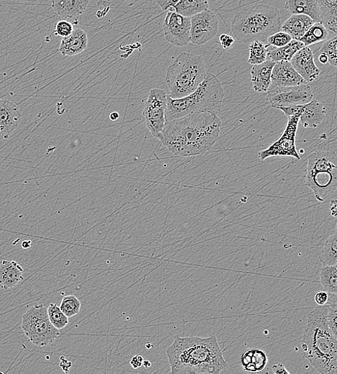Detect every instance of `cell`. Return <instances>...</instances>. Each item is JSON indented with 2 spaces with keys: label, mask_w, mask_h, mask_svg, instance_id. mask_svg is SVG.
I'll use <instances>...</instances> for the list:
<instances>
[{
  "label": "cell",
  "mask_w": 337,
  "mask_h": 374,
  "mask_svg": "<svg viewBox=\"0 0 337 374\" xmlns=\"http://www.w3.org/2000/svg\"><path fill=\"white\" fill-rule=\"evenodd\" d=\"M221 126L217 114L194 113L167 122L160 141L175 155H199L209 151L217 142Z\"/></svg>",
  "instance_id": "obj_1"
},
{
  "label": "cell",
  "mask_w": 337,
  "mask_h": 374,
  "mask_svg": "<svg viewBox=\"0 0 337 374\" xmlns=\"http://www.w3.org/2000/svg\"><path fill=\"white\" fill-rule=\"evenodd\" d=\"M166 353L172 373L217 374L228 366L214 335L205 338L177 336Z\"/></svg>",
  "instance_id": "obj_2"
},
{
  "label": "cell",
  "mask_w": 337,
  "mask_h": 374,
  "mask_svg": "<svg viewBox=\"0 0 337 374\" xmlns=\"http://www.w3.org/2000/svg\"><path fill=\"white\" fill-rule=\"evenodd\" d=\"M328 305H319L308 315L303 328L302 356L322 374L337 373V338L327 322Z\"/></svg>",
  "instance_id": "obj_3"
},
{
  "label": "cell",
  "mask_w": 337,
  "mask_h": 374,
  "mask_svg": "<svg viewBox=\"0 0 337 374\" xmlns=\"http://www.w3.org/2000/svg\"><path fill=\"white\" fill-rule=\"evenodd\" d=\"M279 10L266 4H256L238 12L231 23L235 38L245 43L260 41L266 44L271 35L280 31Z\"/></svg>",
  "instance_id": "obj_4"
},
{
  "label": "cell",
  "mask_w": 337,
  "mask_h": 374,
  "mask_svg": "<svg viewBox=\"0 0 337 374\" xmlns=\"http://www.w3.org/2000/svg\"><path fill=\"white\" fill-rule=\"evenodd\" d=\"M224 92L219 78L207 72L202 83L193 92L180 99L167 95L166 121L170 122L194 113L209 112L218 114Z\"/></svg>",
  "instance_id": "obj_5"
},
{
  "label": "cell",
  "mask_w": 337,
  "mask_h": 374,
  "mask_svg": "<svg viewBox=\"0 0 337 374\" xmlns=\"http://www.w3.org/2000/svg\"><path fill=\"white\" fill-rule=\"evenodd\" d=\"M206 66L202 56L183 52L168 67L165 83L170 97L180 99L193 92L207 76Z\"/></svg>",
  "instance_id": "obj_6"
},
{
  "label": "cell",
  "mask_w": 337,
  "mask_h": 374,
  "mask_svg": "<svg viewBox=\"0 0 337 374\" xmlns=\"http://www.w3.org/2000/svg\"><path fill=\"white\" fill-rule=\"evenodd\" d=\"M306 183L319 202H324L336 189L337 157L335 152L316 150L308 154Z\"/></svg>",
  "instance_id": "obj_7"
},
{
  "label": "cell",
  "mask_w": 337,
  "mask_h": 374,
  "mask_svg": "<svg viewBox=\"0 0 337 374\" xmlns=\"http://www.w3.org/2000/svg\"><path fill=\"white\" fill-rule=\"evenodd\" d=\"M48 307L37 305L27 310L22 317V328L25 335L36 345L46 347L60 335V330L50 321Z\"/></svg>",
  "instance_id": "obj_8"
},
{
  "label": "cell",
  "mask_w": 337,
  "mask_h": 374,
  "mask_svg": "<svg viewBox=\"0 0 337 374\" xmlns=\"http://www.w3.org/2000/svg\"><path fill=\"white\" fill-rule=\"evenodd\" d=\"M167 93L160 89H152L147 97L143 112L146 126L151 135L160 140L166 125Z\"/></svg>",
  "instance_id": "obj_9"
},
{
  "label": "cell",
  "mask_w": 337,
  "mask_h": 374,
  "mask_svg": "<svg viewBox=\"0 0 337 374\" xmlns=\"http://www.w3.org/2000/svg\"><path fill=\"white\" fill-rule=\"evenodd\" d=\"M299 119L298 115L288 117V123L282 137L268 148L259 152V157L262 162L270 157H293L300 160L296 146Z\"/></svg>",
  "instance_id": "obj_10"
},
{
  "label": "cell",
  "mask_w": 337,
  "mask_h": 374,
  "mask_svg": "<svg viewBox=\"0 0 337 374\" xmlns=\"http://www.w3.org/2000/svg\"><path fill=\"white\" fill-rule=\"evenodd\" d=\"M267 92L270 106L276 109L305 104L314 98L312 88L308 83L294 87L270 86Z\"/></svg>",
  "instance_id": "obj_11"
},
{
  "label": "cell",
  "mask_w": 337,
  "mask_h": 374,
  "mask_svg": "<svg viewBox=\"0 0 337 374\" xmlns=\"http://www.w3.org/2000/svg\"><path fill=\"white\" fill-rule=\"evenodd\" d=\"M219 31L216 15L207 10L191 17L190 42L202 46L212 41Z\"/></svg>",
  "instance_id": "obj_12"
},
{
  "label": "cell",
  "mask_w": 337,
  "mask_h": 374,
  "mask_svg": "<svg viewBox=\"0 0 337 374\" xmlns=\"http://www.w3.org/2000/svg\"><path fill=\"white\" fill-rule=\"evenodd\" d=\"M163 31L168 43L177 47L185 46L190 43L191 18L168 11L163 24Z\"/></svg>",
  "instance_id": "obj_13"
},
{
  "label": "cell",
  "mask_w": 337,
  "mask_h": 374,
  "mask_svg": "<svg viewBox=\"0 0 337 374\" xmlns=\"http://www.w3.org/2000/svg\"><path fill=\"white\" fill-rule=\"evenodd\" d=\"M290 62L306 83L316 81L321 74L315 63L314 53L310 47L304 46L300 49Z\"/></svg>",
  "instance_id": "obj_14"
},
{
  "label": "cell",
  "mask_w": 337,
  "mask_h": 374,
  "mask_svg": "<svg viewBox=\"0 0 337 374\" xmlns=\"http://www.w3.org/2000/svg\"><path fill=\"white\" fill-rule=\"evenodd\" d=\"M21 113L13 101L0 99V141L8 139L18 127Z\"/></svg>",
  "instance_id": "obj_15"
},
{
  "label": "cell",
  "mask_w": 337,
  "mask_h": 374,
  "mask_svg": "<svg viewBox=\"0 0 337 374\" xmlns=\"http://www.w3.org/2000/svg\"><path fill=\"white\" fill-rule=\"evenodd\" d=\"M307 84L290 62H275L271 74V86L294 87Z\"/></svg>",
  "instance_id": "obj_16"
},
{
  "label": "cell",
  "mask_w": 337,
  "mask_h": 374,
  "mask_svg": "<svg viewBox=\"0 0 337 374\" xmlns=\"http://www.w3.org/2000/svg\"><path fill=\"white\" fill-rule=\"evenodd\" d=\"M326 108L321 102L312 99L311 102L302 104L299 122L307 127H317L326 118Z\"/></svg>",
  "instance_id": "obj_17"
},
{
  "label": "cell",
  "mask_w": 337,
  "mask_h": 374,
  "mask_svg": "<svg viewBox=\"0 0 337 374\" xmlns=\"http://www.w3.org/2000/svg\"><path fill=\"white\" fill-rule=\"evenodd\" d=\"M88 34L81 29H74L68 37L63 38L60 51L64 57H73L81 55L88 47Z\"/></svg>",
  "instance_id": "obj_18"
},
{
  "label": "cell",
  "mask_w": 337,
  "mask_h": 374,
  "mask_svg": "<svg viewBox=\"0 0 337 374\" xmlns=\"http://www.w3.org/2000/svg\"><path fill=\"white\" fill-rule=\"evenodd\" d=\"M275 62L266 60L254 65L251 69V82L256 92L266 93L271 86V74Z\"/></svg>",
  "instance_id": "obj_19"
},
{
  "label": "cell",
  "mask_w": 337,
  "mask_h": 374,
  "mask_svg": "<svg viewBox=\"0 0 337 374\" xmlns=\"http://www.w3.org/2000/svg\"><path fill=\"white\" fill-rule=\"evenodd\" d=\"M23 272L16 261L3 260L0 262V286L6 290L13 289L23 280Z\"/></svg>",
  "instance_id": "obj_20"
},
{
  "label": "cell",
  "mask_w": 337,
  "mask_h": 374,
  "mask_svg": "<svg viewBox=\"0 0 337 374\" xmlns=\"http://www.w3.org/2000/svg\"><path fill=\"white\" fill-rule=\"evenodd\" d=\"M90 0H52V8L64 20L77 18L86 11Z\"/></svg>",
  "instance_id": "obj_21"
},
{
  "label": "cell",
  "mask_w": 337,
  "mask_h": 374,
  "mask_svg": "<svg viewBox=\"0 0 337 374\" xmlns=\"http://www.w3.org/2000/svg\"><path fill=\"white\" fill-rule=\"evenodd\" d=\"M315 22L305 15H292L282 27L283 32L288 34L294 40L299 41L311 28Z\"/></svg>",
  "instance_id": "obj_22"
},
{
  "label": "cell",
  "mask_w": 337,
  "mask_h": 374,
  "mask_svg": "<svg viewBox=\"0 0 337 374\" xmlns=\"http://www.w3.org/2000/svg\"><path fill=\"white\" fill-rule=\"evenodd\" d=\"M285 9L291 15H305L315 22H320L317 0H286Z\"/></svg>",
  "instance_id": "obj_23"
},
{
  "label": "cell",
  "mask_w": 337,
  "mask_h": 374,
  "mask_svg": "<svg viewBox=\"0 0 337 374\" xmlns=\"http://www.w3.org/2000/svg\"><path fill=\"white\" fill-rule=\"evenodd\" d=\"M241 364L247 372H261L268 363L267 354L262 349H252L246 351L241 357Z\"/></svg>",
  "instance_id": "obj_24"
},
{
  "label": "cell",
  "mask_w": 337,
  "mask_h": 374,
  "mask_svg": "<svg viewBox=\"0 0 337 374\" xmlns=\"http://www.w3.org/2000/svg\"><path fill=\"white\" fill-rule=\"evenodd\" d=\"M319 13L320 22L333 35L337 31V0H317Z\"/></svg>",
  "instance_id": "obj_25"
},
{
  "label": "cell",
  "mask_w": 337,
  "mask_h": 374,
  "mask_svg": "<svg viewBox=\"0 0 337 374\" xmlns=\"http://www.w3.org/2000/svg\"><path fill=\"white\" fill-rule=\"evenodd\" d=\"M304 46L301 41L294 39L283 47L275 48L268 46V60L273 62H290L296 53Z\"/></svg>",
  "instance_id": "obj_26"
},
{
  "label": "cell",
  "mask_w": 337,
  "mask_h": 374,
  "mask_svg": "<svg viewBox=\"0 0 337 374\" xmlns=\"http://www.w3.org/2000/svg\"><path fill=\"white\" fill-rule=\"evenodd\" d=\"M208 0H179L174 11L186 17L191 16L209 10Z\"/></svg>",
  "instance_id": "obj_27"
},
{
  "label": "cell",
  "mask_w": 337,
  "mask_h": 374,
  "mask_svg": "<svg viewBox=\"0 0 337 374\" xmlns=\"http://www.w3.org/2000/svg\"><path fill=\"white\" fill-rule=\"evenodd\" d=\"M329 36V32L326 27L321 22H316L299 41L305 46L310 47L317 43L326 41Z\"/></svg>",
  "instance_id": "obj_28"
},
{
  "label": "cell",
  "mask_w": 337,
  "mask_h": 374,
  "mask_svg": "<svg viewBox=\"0 0 337 374\" xmlns=\"http://www.w3.org/2000/svg\"><path fill=\"white\" fill-rule=\"evenodd\" d=\"M337 231L336 228L333 233L326 240L323 250L320 255V261L324 265H337Z\"/></svg>",
  "instance_id": "obj_29"
},
{
  "label": "cell",
  "mask_w": 337,
  "mask_h": 374,
  "mask_svg": "<svg viewBox=\"0 0 337 374\" xmlns=\"http://www.w3.org/2000/svg\"><path fill=\"white\" fill-rule=\"evenodd\" d=\"M337 265H322L320 270V282L324 290L332 295H337Z\"/></svg>",
  "instance_id": "obj_30"
},
{
  "label": "cell",
  "mask_w": 337,
  "mask_h": 374,
  "mask_svg": "<svg viewBox=\"0 0 337 374\" xmlns=\"http://www.w3.org/2000/svg\"><path fill=\"white\" fill-rule=\"evenodd\" d=\"M268 46L260 41H254L249 46L248 63L252 65H257L268 60Z\"/></svg>",
  "instance_id": "obj_31"
},
{
  "label": "cell",
  "mask_w": 337,
  "mask_h": 374,
  "mask_svg": "<svg viewBox=\"0 0 337 374\" xmlns=\"http://www.w3.org/2000/svg\"><path fill=\"white\" fill-rule=\"evenodd\" d=\"M47 311L50 321L55 328L62 330L67 326L69 317L62 311L59 305L50 303Z\"/></svg>",
  "instance_id": "obj_32"
},
{
  "label": "cell",
  "mask_w": 337,
  "mask_h": 374,
  "mask_svg": "<svg viewBox=\"0 0 337 374\" xmlns=\"http://www.w3.org/2000/svg\"><path fill=\"white\" fill-rule=\"evenodd\" d=\"M319 53H324L329 60V64L333 67H336L337 65V38L336 35L329 40L325 41L321 48Z\"/></svg>",
  "instance_id": "obj_33"
},
{
  "label": "cell",
  "mask_w": 337,
  "mask_h": 374,
  "mask_svg": "<svg viewBox=\"0 0 337 374\" xmlns=\"http://www.w3.org/2000/svg\"><path fill=\"white\" fill-rule=\"evenodd\" d=\"M81 304L80 300L74 296L64 297L60 305L62 311L68 317H72L78 314L81 310Z\"/></svg>",
  "instance_id": "obj_34"
},
{
  "label": "cell",
  "mask_w": 337,
  "mask_h": 374,
  "mask_svg": "<svg viewBox=\"0 0 337 374\" xmlns=\"http://www.w3.org/2000/svg\"><path fill=\"white\" fill-rule=\"evenodd\" d=\"M293 39L288 34L283 32H277L269 36L266 44L269 46L280 48L289 44Z\"/></svg>",
  "instance_id": "obj_35"
},
{
  "label": "cell",
  "mask_w": 337,
  "mask_h": 374,
  "mask_svg": "<svg viewBox=\"0 0 337 374\" xmlns=\"http://www.w3.org/2000/svg\"><path fill=\"white\" fill-rule=\"evenodd\" d=\"M74 30V25L71 22L67 20H62L56 23L54 34L62 38H66L69 36Z\"/></svg>",
  "instance_id": "obj_36"
},
{
  "label": "cell",
  "mask_w": 337,
  "mask_h": 374,
  "mask_svg": "<svg viewBox=\"0 0 337 374\" xmlns=\"http://www.w3.org/2000/svg\"><path fill=\"white\" fill-rule=\"evenodd\" d=\"M157 4L163 11H174V8L179 0H156Z\"/></svg>",
  "instance_id": "obj_37"
},
{
  "label": "cell",
  "mask_w": 337,
  "mask_h": 374,
  "mask_svg": "<svg viewBox=\"0 0 337 374\" xmlns=\"http://www.w3.org/2000/svg\"><path fill=\"white\" fill-rule=\"evenodd\" d=\"M220 46L223 49H230L235 43V39L228 34H221L219 38Z\"/></svg>",
  "instance_id": "obj_38"
},
{
  "label": "cell",
  "mask_w": 337,
  "mask_h": 374,
  "mask_svg": "<svg viewBox=\"0 0 337 374\" xmlns=\"http://www.w3.org/2000/svg\"><path fill=\"white\" fill-rule=\"evenodd\" d=\"M315 300L318 305H325L328 303L329 293L326 291H318L315 295Z\"/></svg>",
  "instance_id": "obj_39"
},
{
  "label": "cell",
  "mask_w": 337,
  "mask_h": 374,
  "mask_svg": "<svg viewBox=\"0 0 337 374\" xmlns=\"http://www.w3.org/2000/svg\"><path fill=\"white\" fill-rule=\"evenodd\" d=\"M273 372L275 374H290V372L283 363L273 365L271 368Z\"/></svg>",
  "instance_id": "obj_40"
},
{
  "label": "cell",
  "mask_w": 337,
  "mask_h": 374,
  "mask_svg": "<svg viewBox=\"0 0 337 374\" xmlns=\"http://www.w3.org/2000/svg\"><path fill=\"white\" fill-rule=\"evenodd\" d=\"M144 361V358L142 356H135L132 358L130 364L133 368L137 369L143 366Z\"/></svg>",
  "instance_id": "obj_41"
},
{
  "label": "cell",
  "mask_w": 337,
  "mask_h": 374,
  "mask_svg": "<svg viewBox=\"0 0 337 374\" xmlns=\"http://www.w3.org/2000/svg\"><path fill=\"white\" fill-rule=\"evenodd\" d=\"M71 362L68 361L65 358H64V356H62L60 366L64 372L68 373L71 367Z\"/></svg>",
  "instance_id": "obj_42"
},
{
  "label": "cell",
  "mask_w": 337,
  "mask_h": 374,
  "mask_svg": "<svg viewBox=\"0 0 337 374\" xmlns=\"http://www.w3.org/2000/svg\"><path fill=\"white\" fill-rule=\"evenodd\" d=\"M330 213H331V216L333 218H336V212H337V210H336V199H333L331 201V204H330Z\"/></svg>",
  "instance_id": "obj_43"
},
{
  "label": "cell",
  "mask_w": 337,
  "mask_h": 374,
  "mask_svg": "<svg viewBox=\"0 0 337 374\" xmlns=\"http://www.w3.org/2000/svg\"><path fill=\"white\" fill-rule=\"evenodd\" d=\"M318 61L322 64H326L327 63H329V60L327 58V57L324 55V53H319V57H318Z\"/></svg>",
  "instance_id": "obj_44"
},
{
  "label": "cell",
  "mask_w": 337,
  "mask_h": 374,
  "mask_svg": "<svg viewBox=\"0 0 337 374\" xmlns=\"http://www.w3.org/2000/svg\"><path fill=\"white\" fill-rule=\"evenodd\" d=\"M22 247L24 249H29L32 247V242L30 240H25L22 244Z\"/></svg>",
  "instance_id": "obj_45"
},
{
  "label": "cell",
  "mask_w": 337,
  "mask_h": 374,
  "mask_svg": "<svg viewBox=\"0 0 337 374\" xmlns=\"http://www.w3.org/2000/svg\"><path fill=\"white\" fill-rule=\"evenodd\" d=\"M119 117L120 116H119V114L118 113H111L110 115V119L111 120H114V121L118 120L119 118Z\"/></svg>",
  "instance_id": "obj_46"
},
{
  "label": "cell",
  "mask_w": 337,
  "mask_h": 374,
  "mask_svg": "<svg viewBox=\"0 0 337 374\" xmlns=\"http://www.w3.org/2000/svg\"><path fill=\"white\" fill-rule=\"evenodd\" d=\"M143 365L146 368H149L151 366V363L149 361H144L143 363Z\"/></svg>",
  "instance_id": "obj_47"
},
{
  "label": "cell",
  "mask_w": 337,
  "mask_h": 374,
  "mask_svg": "<svg viewBox=\"0 0 337 374\" xmlns=\"http://www.w3.org/2000/svg\"><path fill=\"white\" fill-rule=\"evenodd\" d=\"M146 347H147V349H150L151 348H152L153 345L151 344V343H148L147 345H146Z\"/></svg>",
  "instance_id": "obj_48"
},
{
  "label": "cell",
  "mask_w": 337,
  "mask_h": 374,
  "mask_svg": "<svg viewBox=\"0 0 337 374\" xmlns=\"http://www.w3.org/2000/svg\"><path fill=\"white\" fill-rule=\"evenodd\" d=\"M0 262H1V261H0Z\"/></svg>",
  "instance_id": "obj_49"
}]
</instances>
